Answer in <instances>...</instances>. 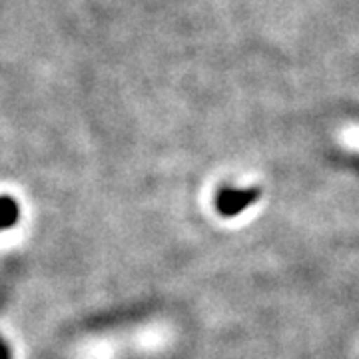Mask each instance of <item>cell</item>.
<instances>
[{"label":"cell","instance_id":"7a4b0ae2","mask_svg":"<svg viewBox=\"0 0 359 359\" xmlns=\"http://www.w3.org/2000/svg\"><path fill=\"white\" fill-rule=\"evenodd\" d=\"M0 359H8V353H6V347L2 346V341H0Z\"/></svg>","mask_w":359,"mask_h":359},{"label":"cell","instance_id":"6da1fadb","mask_svg":"<svg viewBox=\"0 0 359 359\" xmlns=\"http://www.w3.org/2000/svg\"><path fill=\"white\" fill-rule=\"evenodd\" d=\"M16 216H18L16 204L11 202L8 198H2V200H0V228L11 226L14 219H16Z\"/></svg>","mask_w":359,"mask_h":359}]
</instances>
